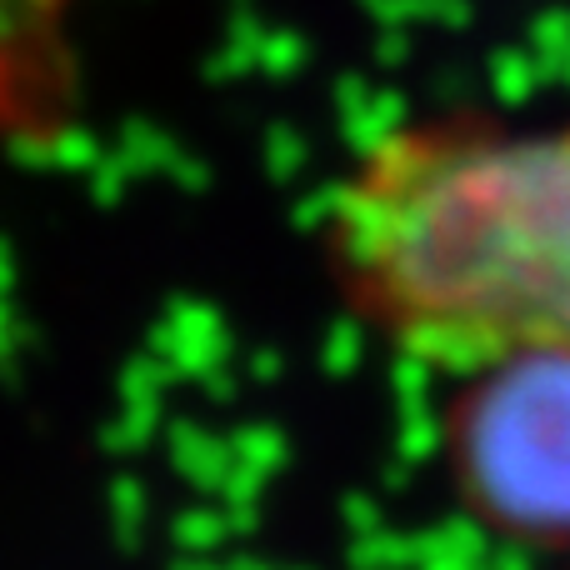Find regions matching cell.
<instances>
[{"instance_id": "1", "label": "cell", "mask_w": 570, "mask_h": 570, "mask_svg": "<svg viewBox=\"0 0 570 570\" xmlns=\"http://www.w3.org/2000/svg\"><path fill=\"white\" fill-rule=\"evenodd\" d=\"M325 266L395 355H570V120H401L331 186Z\"/></svg>"}, {"instance_id": "2", "label": "cell", "mask_w": 570, "mask_h": 570, "mask_svg": "<svg viewBox=\"0 0 570 570\" xmlns=\"http://www.w3.org/2000/svg\"><path fill=\"white\" fill-rule=\"evenodd\" d=\"M451 495L481 531L570 551V355L461 371L441 425Z\"/></svg>"}]
</instances>
